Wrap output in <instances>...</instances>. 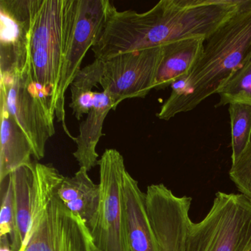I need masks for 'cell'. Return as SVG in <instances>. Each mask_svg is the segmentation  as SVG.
Segmentation results:
<instances>
[{"label":"cell","mask_w":251,"mask_h":251,"mask_svg":"<svg viewBox=\"0 0 251 251\" xmlns=\"http://www.w3.org/2000/svg\"><path fill=\"white\" fill-rule=\"evenodd\" d=\"M11 251L10 245L5 242H1V251Z\"/></svg>","instance_id":"obj_22"},{"label":"cell","mask_w":251,"mask_h":251,"mask_svg":"<svg viewBox=\"0 0 251 251\" xmlns=\"http://www.w3.org/2000/svg\"><path fill=\"white\" fill-rule=\"evenodd\" d=\"M33 0H0V71L20 73L29 65Z\"/></svg>","instance_id":"obj_10"},{"label":"cell","mask_w":251,"mask_h":251,"mask_svg":"<svg viewBox=\"0 0 251 251\" xmlns=\"http://www.w3.org/2000/svg\"><path fill=\"white\" fill-rule=\"evenodd\" d=\"M123 223L128 251H158L147 211L145 193L127 171L123 185Z\"/></svg>","instance_id":"obj_11"},{"label":"cell","mask_w":251,"mask_h":251,"mask_svg":"<svg viewBox=\"0 0 251 251\" xmlns=\"http://www.w3.org/2000/svg\"><path fill=\"white\" fill-rule=\"evenodd\" d=\"M231 132V161L235 162L251 143V105L243 102L228 107Z\"/></svg>","instance_id":"obj_20"},{"label":"cell","mask_w":251,"mask_h":251,"mask_svg":"<svg viewBox=\"0 0 251 251\" xmlns=\"http://www.w3.org/2000/svg\"><path fill=\"white\" fill-rule=\"evenodd\" d=\"M102 70L103 61L95 60L93 63L80 70L70 86L72 102L70 107L77 120L90 111L95 93L92 89L100 83Z\"/></svg>","instance_id":"obj_17"},{"label":"cell","mask_w":251,"mask_h":251,"mask_svg":"<svg viewBox=\"0 0 251 251\" xmlns=\"http://www.w3.org/2000/svg\"><path fill=\"white\" fill-rule=\"evenodd\" d=\"M251 251V249H250V250H249V251Z\"/></svg>","instance_id":"obj_23"},{"label":"cell","mask_w":251,"mask_h":251,"mask_svg":"<svg viewBox=\"0 0 251 251\" xmlns=\"http://www.w3.org/2000/svg\"><path fill=\"white\" fill-rule=\"evenodd\" d=\"M251 52V7L236 14L205 40L202 57L187 77L172 85L158 119L170 120L217 94Z\"/></svg>","instance_id":"obj_1"},{"label":"cell","mask_w":251,"mask_h":251,"mask_svg":"<svg viewBox=\"0 0 251 251\" xmlns=\"http://www.w3.org/2000/svg\"><path fill=\"white\" fill-rule=\"evenodd\" d=\"M108 0H77L74 28L63 63L61 77L50 109L61 123L67 134L73 139L65 122V94L80 71V66L88 50L98 39L106 17Z\"/></svg>","instance_id":"obj_8"},{"label":"cell","mask_w":251,"mask_h":251,"mask_svg":"<svg viewBox=\"0 0 251 251\" xmlns=\"http://www.w3.org/2000/svg\"><path fill=\"white\" fill-rule=\"evenodd\" d=\"M58 186L48 192L33 214L31 230L22 251H96L86 223L58 198Z\"/></svg>","instance_id":"obj_6"},{"label":"cell","mask_w":251,"mask_h":251,"mask_svg":"<svg viewBox=\"0 0 251 251\" xmlns=\"http://www.w3.org/2000/svg\"><path fill=\"white\" fill-rule=\"evenodd\" d=\"M14 181L15 212L17 230L24 248L31 230L33 220V186L34 180V164L23 166L11 173Z\"/></svg>","instance_id":"obj_16"},{"label":"cell","mask_w":251,"mask_h":251,"mask_svg":"<svg viewBox=\"0 0 251 251\" xmlns=\"http://www.w3.org/2000/svg\"><path fill=\"white\" fill-rule=\"evenodd\" d=\"M1 183V213L0 234L1 242L9 244L12 251H20L21 242L17 230L15 212L14 181L10 174Z\"/></svg>","instance_id":"obj_19"},{"label":"cell","mask_w":251,"mask_h":251,"mask_svg":"<svg viewBox=\"0 0 251 251\" xmlns=\"http://www.w3.org/2000/svg\"><path fill=\"white\" fill-rule=\"evenodd\" d=\"M114 110V102L111 97L102 91L95 92L94 102L90 111L79 127V135L75 139L77 150L73 155L78 162L80 168L88 172L99 164L96 148L100 139L104 136L102 126L108 112Z\"/></svg>","instance_id":"obj_13"},{"label":"cell","mask_w":251,"mask_h":251,"mask_svg":"<svg viewBox=\"0 0 251 251\" xmlns=\"http://www.w3.org/2000/svg\"><path fill=\"white\" fill-rule=\"evenodd\" d=\"M0 100V182H2L20 167L33 164V149L31 142L8 111L4 100Z\"/></svg>","instance_id":"obj_14"},{"label":"cell","mask_w":251,"mask_h":251,"mask_svg":"<svg viewBox=\"0 0 251 251\" xmlns=\"http://www.w3.org/2000/svg\"><path fill=\"white\" fill-rule=\"evenodd\" d=\"M164 57L163 46L132 51L103 61L100 84L114 102L145 98L154 89L158 69Z\"/></svg>","instance_id":"obj_7"},{"label":"cell","mask_w":251,"mask_h":251,"mask_svg":"<svg viewBox=\"0 0 251 251\" xmlns=\"http://www.w3.org/2000/svg\"><path fill=\"white\" fill-rule=\"evenodd\" d=\"M220 100L216 107L243 102L251 105V52L240 67L220 86L217 92Z\"/></svg>","instance_id":"obj_18"},{"label":"cell","mask_w":251,"mask_h":251,"mask_svg":"<svg viewBox=\"0 0 251 251\" xmlns=\"http://www.w3.org/2000/svg\"><path fill=\"white\" fill-rule=\"evenodd\" d=\"M203 38H189L163 45L164 57L154 89L161 90L187 77L202 57Z\"/></svg>","instance_id":"obj_12"},{"label":"cell","mask_w":251,"mask_h":251,"mask_svg":"<svg viewBox=\"0 0 251 251\" xmlns=\"http://www.w3.org/2000/svg\"><path fill=\"white\" fill-rule=\"evenodd\" d=\"M229 176L240 194L251 202V143L239 158L232 163Z\"/></svg>","instance_id":"obj_21"},{"label":"cell","mask_w":251,"mask_h":251,"mask_svg":"<svg viewBox=\"0 0 251 251\" xmlns=\"http://www.w3.org/2000/svg\"><path fill=\"white\" fill-rule=\"evenodd\" d=\"M57 195L63 203L89 227L98 209L100 186L92 181L87 170L80 168L73 177H64Z\"/></svg>","instance_id":"obj_15"},{"label":"cell","mask_w":251,"mask_h":251,"mask_svg":"<svg viewBox=\"0 0 251 251\" xmlns=\"http://www.w3.org/2000/svg\"><path fill=\"white\" fill-rule=\"evenodd\" d=\"M251 202L242 194L216 193L203 220L191 223L186 251H248Z\"/></svg>","instance_id":"obj_3"},{"label":"cell","mask_w":251,"mask_h":251,"mask_svg":"<svg viewBox=\"0 0 251 251\" xmlns=\"http://www.w3.org/2000/svg\"><path fill=\"white\" fill-rule=\"evenodd\" d=\"M77 8V0H33L29 64L35 81L50 98V107L58 89Z\"/></svg>","instance_id":"obj_2"},{"label":"cell","mask_w":251,"mask_h":251,"mask_svg":"<svg viewBox=\"0 0 251 251\" xmlns=\"http://www.w3.org/2000/svg\"><path fill=\"white\" fill-rule=\"evenodd\" d=\"M100 198L89 226L100 251H128L123 223V185L127 170L123 155L107 149L99 160Z\"/></svg>","instance_id":"obj_5"},{"label":"cell","mask_w":251,"mask_h":251,"mask_svg":"<svg viewBox=\"0 0 251 251\" xmlns=\"http://www.w3.org/2000/svg\"><path fill=\"white\" fill-rule=\"evenodd\" d=\"M145 196L158 251H186L192 198L177 196L163 183L148 186Z\"/></svg>","instance_id":"obj_9"},{"label":"cell","mask_w":251,"mask_h":251,"mask_svg":"<svg viewBox=\"0 0 251 251\" xmlns=\"http://www.w3.org/2000/svg\"><path fill=\"white\" fill-rule=\"evenodd\" d=\"M0 97L31 142L34 158L42 159L47 142L55 133V114L50 107L49 97L35 81L30 64L20 73L1 75Z\"/></svg>","instance_id":"obj_4"},{"label":"cell","mask_w":251,"mask_h":251,"mask_svg":"<svg viewBox=\"0 0 251 251\" xmlns=\"http://www.w3.org/2000/svg\"><path fill=\"white\" fill-rule=\"evenodd\" d=\"M96 251H100L99 250L97 249Z\"/></svg>","instance_id":"obj_24"}]
</instances>
